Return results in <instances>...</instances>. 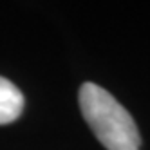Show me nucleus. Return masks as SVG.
I'll return each mask as SVG.
<instances>
[{"instance_id": "obj_1", "label": "nucleus", "mask_w": 150, "mask_h": 150, "mask_svg": "<svg viewBox=\"0 0 150 150\" xmlns=\"http://www.w3.org/2000/svg\"><path fill=\"white\" fill-rule=\"evenodd\" d=\"M80 109L87 125L107 150H139V130L127 109L96 83L80 87Z\"/></svg>"}, {"instance_id": "obj_2", "label": "nucleus", "mask_w": 150, "mask_h": 150, "mask_svg": "<svg viewBox=\"0 0 150 150\" xmlns=\"http://www.w3.org/2000/svg\"><path fill=\"white\" fill-rule=\"evenodd\" d=\"M24 94L13 81L0 76V125L16 121L24 110Z\"/></svg>"}]
</instances>
